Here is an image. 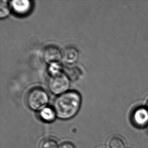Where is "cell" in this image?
<instances>
[{
    "mask_svg": "<svg viewBox=\"0 0 148 148\" xmlns=\"http://www.w3.org/2000/svg\"><path fill=\"white\" fill-rule=\"evenodd\" d=\"M69 71H68V74H66L68 75L69 78L72 79V80H75L78 78V76L80 75V73H77L79 72V70L78 68H70Z\"/></svg>",
    "mask_w": 148,
    "mask_h": 148,
    "instance_id": "4fadbf2b",
    "label": "cell"
},
{
    "mask_svg": "<svg viewBox=\"0 0 148 148\" xmlns=\"http://www.w3.org/2000/svg\"><path fill=\"white\" fill-rule=\"evenodd\" d=\"M49 101V96L45 89L36 86L31 88L26 95L27 105L31 110L40 111L46 107Z\"/></svg>",
    "mask_w": 148,
    "mask_h": 148,
    "instance_id": "7a4b0ae2",
    "label": "cell"
},
{
    "mask_svg": "<svg viewBox=\"0 0 148 148\" xmlns=\"http://www.w3.org/2000/svg\"><path fill=\"white\" fill-rule=\"evenodd\" d=\"M58 143L53 138L43 139L40 142L38 148H59Z\"/></svg>",
    "mask_w": 148,
    "mask_h": 148,
    "instance_id": "8fae6325",
    "label": "cell"
},
{
    "mask_svg": "<svg viewBox=\"0 0 148 148\" xmlns=\"http://www.w3.org/2000/svg\"><path fill=\"white\" fill-rule=\"evenodd\" d=\"M130 120L131 124L136 129H144L148 124V109L146 106L138 105L130 112Z\"/></svg>",
    "mask_w": 148,
    "mask_h": 148,
    "instance_id": "277c9868",
    "label": "cell"
},
{
    "mask_svg": "<svg viewBox=\"0 0 148 148\" xmlns=\"http://www.w3.org/2000/svg\"><path fill=\"white\" fill-rule=\"evenodd\" d=\"M39 115L40 119L47 123L53 122L57 117L54 109L47 106L40 111Z\"/></svg>",
    "mask_w": 148,
    "mask_h": 148,
    "instance_id": "ba28073f",
    "label": "cell"
},
{
    "mask_svg": "<svg viewBox=\"0 0 148 148\" xmlns=\"http://www.w3.org/2000/svg\"><path fill=\"white\" fill-rule=\"evenodd\" d=\"M79 57V53L77 49L73 46H68L62 52V60L65 63L69 65L77 62Z\"/></svg>",
    "mask_w": 148,
    "mask_h": 148,
    "instance_id": "52a82bcc",
    "label": "cell"
},
{
    "mask_svg": "<svg viewBox=\"0 0 148 148\" xmlns=\"http://www.w3.org/2000/svg\"><path fill=\"white\" fill-rule=\"evenodd\" d=\"M109 148H125V143L122 138L118 136L111 137L108 140Z\"/></svg>",
    "mask_w": 148,
    "mask_h": 148,
    "instance_id": "9c48e42d",
    "label": "cell"
},
{
    "mask_svg": "<svg viewBox=\"0 0 148 148\" xmlns=\"http://www.w3.org/2000/svg\"><path fill=\"white\" fill-rule=\"evenodd\" d=\"M82 104V97L76 90H69L58 96L53 102L57 118L68 120L77 114Z\"/></svg>",
    "mask_w": 148,
    "mask_h": 148,
    "instance_id": "6da1fadb",
    "label": "cell"
},
{
    "mask_svg": "<svg viewBox=\"0 0 148 148\" xmlns=\"http://www.w3.org/2000/svg\"><path fill=\"white\" fill-rule=\"evenodd\" d=\"M11 9L10 2L1 0L0 3V18L4 19L10 15Z\"/></svg>",
    "mask_w": 148,
    "mask_h": 148,
    "instance_id": "30bf717a",
    "label": "cell"
},
{
    "mask_svg": "<svg viewBox=\"0 0 148 148\" xmlns=\"http://www.w3.org/2000/svg\"><path fill=\"white\" fill-rule=\"evenodd\" d=\"M147 107L148 108V100H147V104H146Z\"/></svg>",
    "mask_w": 148,
    "mask_h": 148,
    "instance_id": "2e32d148",
    "label": "cell"
},
{
    "mask_svg": "<svg viewBox=\"0 0 148 148\" xmlns=\"http://www.w3.org/2000/svg\"><path fill=\"white\" fill-rule=\"evenodd\" d=\"M145 130H146V132L147 134H148V125L146 126V127L145 128Z\"/></svg>",
    "mask_w": 148,
    "mask_h": 148,
    "instance_id": "9a60e30c",
    "label": "cell"
},
{
    "mask_svg": "<svg viewBox=\"0 0 148 148\" xmlns=\"http://www.w3.org/2000/svg\"><path fill=\"white\" fill-rule=\"evenodd\" d=\"M59 148H75V147L71 143L64 142L59 145Z\"/></svg>",
    "mask_w": 148,
    "mask_h": 148,
    "instance_id": "5bb4252c",
    "label": "cell"
},
{
    "mask_svg": "<svg viewBox=\"0 0 148 148\" xmlns=\"http://www.w3.org/2000/svg\"><path fill=\"white\" fill-rule=\"evenodd\" d=\"M13 11L19 16L26 15L32 9V2L29 0H14L10 1Z\"/></svg>",
    "mask_w": 148,
    "mask_h": 148,
    "instance_id": "8992f818",
    "label": "cell"
},
{
    "mask_svg": "<svg viewBox=\"0 0 148 148\" xmlns=\"http://www.w3.org/2000/svg\"><path fill=\"white\" fill-rule=\"evenodd\" d=\"M42 60L48 65L59 63L62 59V52L54 45L46 46L42 51Z\"/></svg>",
    "mask_w": 148,
    "mask_h": 148,
    "instance_id": "5b68a950",
    "label": "cell"
},
{
    "mask_svg": "<svg viewBox=\"0 0 148 148\" xmlns=\"http://www.w3.org/2000/svg\"><path fill=\"white\" fill-rule=\"evenodd\" d=\"M48 71L50 75L57 74L62 72V67L59 63H55L49 65Z\"/></svg>",
    "mask_w": 148,
    "mask_h": 148,
    "instance_id": "7c38bea8",
    "label": "cell"
},
{
    "mask_svg": "<svg viewBox=\"0 0 148 148\" xmlns=\"http://www.w3.org/2000/svg\"><path fill=\"white\" fill-rule=\"evenodd\" d=\"M48 86L51 92L56 95H61L68 92L70 86V78L65 73L61 72L50 75Z\"/></svg>",
    "mask_w": 148,
    "mask_h": 148,
    "instance_id": "3957f363",
    "label": "cell"
}]
</instances>
